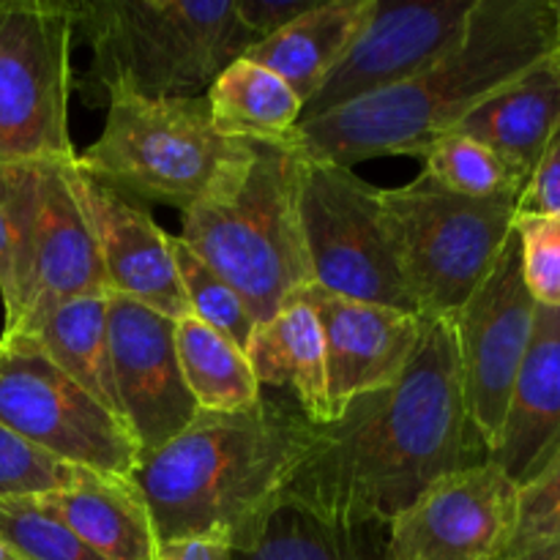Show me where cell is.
<instances>
[{
    "label": "cell",
    "mask_w": 560,
    "mask_h": 560,
    "mask_svg": "<svg viewBox=\"0 0 560 560\" xmlns=\"http://www.w3.org/2000/svg\"><path fill=\"white\" fill-rule=\"evenodd\" d=\"M558 49L550 0H479L457 49L397 88L312 120L284 140L306 162L339 167L381 156H424L487 96Z\"/></svg>",
    "instance_id": "obj_2"
},
{
    "label": "cell",
    "mask_w": 560,
    "mask_h": 560,
    "mask_svg": "<svg viewBox=\"0 0 560 560\" xmlns=\"http://www.w3.org/2000/svg\"><path fill=\"white\" fill-rule=\"evenodd\" d=\"M107 339L120 419L140 446V457H145L197 416L180 375L175 320L140 301L107 293Z\"/></svg>",
    "instance_id": "obj_13"
},
{
    "label": "cell",
    "mask_w": 560,
    "mask_h": 560,
    "mask_svg": "<svg viewBox=\"0 0 560 560\" xmlns=\"http://www.w3.org/2000/svg\"><path fill=\"white\" fill-rule=\"evenodd\" d=\"M217 129L249 142H279L299 126L304 102L266 66L238 58L206 91Z\"/></svg>",
    "instance_id": "obj_23"
},
{
    "label": "cell",
    "mask_w": 560,
    "mask_h": 560,
    "mask_svg": "<svg viewBox=\"0 0 560 560\" xmlns=\"http://www.w3.org/2000/svg\"><path fill=\"white\" fill-rule=\"evenodd\" d=\"M487 459L465 402L452 320L424 317L402 377L315 427L282 501L331 523L388 525L432 485Z\"/></svg>",
    "instance_id": "obj_1"
},
{
    "label": "cell",
    "mask_w": 560,
    "mask_h": 560,
    "mask_svg": "<svg viewBox=\"0 0 560 560\" xmlns=\"http://www.w3.org/2000/svg\"><path fill=\"white\" fill-rule=\"evenodd\" d=\"M560 550V457L517 492V517L495 560H547Z\"/></svg>",
    "instance_id": "obj_30"
},
{
    "label": "cell",
    "mask_w": 560,
    "mask_h": 560,
    "mask_svg": "<svg viewBox=\"0 0 560 560\" xmlns=\"http://www.w3.org/2000/svg\"><path fill=\"white\" fill-rule=\"evenodd\" d=\"M235 550L224 536H184L159 541L156 560H233Z\"/></svg>",
    "instance_id": "obj_36"
},
{
    "label": "cell",
    "mask_w": 560,
    "mask_h": 560,
    "mask_svg": "<svg viewBox=\"0 0 560 560\" xmlns=\"http://www.w3.org/2000/svg\"><path fill=\"white\" fill-rule=\"evenodd\" d=\"M33 503L104 560H156L159 556L151 512L131 479L82 470L69 487L33 498Z\"/></svg>",
    "instance_id": "obj_19"
},
{
    "label": "cell",
    "mask_w": 560,
    "mask_h": 560,
    "mask_svg": "<svg viewBox=\"0 0 560 560\" xmlns=\"http://www.w3.org/2000/svg\"><path fill=\"white\" fill-rule=\"evenodd\" d=\"M550 11H552V27H556V42L560 49V0H550Z\"/></svg>",
    "instance_id": "obj_37"
},
{
    "label": "cell",
    "mask_w": 560,
    "mask_h": 560,
    "mask_svg": "<svg viewBox=\"0 0 560 560\" xmlns=\"http://www.w3.org/2000/svg\"><path fill=\"white\" fill-rule=\"evenodd\" d=\"M71 159L38 162L31 277L22 317L3 334H31L60 304L107 293L102 260L69 184Z\"/></svg>",
    "instance_id": "obj_17"
},
{
    "label": "cell",
    "mask_w": 560,
    "mask_h": 560,
    "mask_svg": "<svg viewBox=\"0 0 560 560\" xmlns=\"http://www.w3.org/2000/svg\"><path fill=\"white\" fill-rule=\"evenodd\" d=\"M547 560H560V550L556 552V556H550V558H547Z\"/></svg>",
    "instance_id": "obj_39"
},
{
    "label": "cell",
    "mask_w": 560,
    "mask_h": 560,
    "mask_svg": "<svg viewBox=\"0 0 560 560\" xmlns=\"http://www.w3.org/2000/svg\"><path fill=\"white\" fill-rule=\"evenodd\" d=\"M74 33L91 49L77 80L88 104L129 91L145 98L206 96L257 36L238 16L235 0H74Z\"/></svg>",
    "instance_id": "obj_4"
},
{
    "label": "cell",
    "mask_w": 560,
    "mask_h": 560,
    "mask_svg": "<svg viewBox=\"0 0 560 560\" xmlns=\"http://www.w3.org/2000/svg\"><path fill=\"white\" fill-rule=\"evenodd\" d=\"M257 142L217 129L206 96H107L102 135L74 164L131 200L178 208L180 213L238 189L255 162Z\"/></svg>",
    "instance_id": "obj_5"
},
{
    "label": "cell",
    "mask_w": 560,
    "mask_h": 560,
    "mask_svg": "<svg viewBox=\"0 0 560 560\" xmlns=\"http://www.w3.org/2000/svg\"><path fill=\"white\" fill-rule=\"evenodd\" d=\"M560 124V49L487 96L454 131L485 142L528 178Z\"/></svg>",
    "instance_id": "obj_21"
},
{
    "label": "cell",
    "mask_w": 560,
    "mask_h": 560,
    "mask_svg": "<svg viewBox=\"0 0 560 560\" xmlns=\"http://www.w3.org/2000/svg\"><path fill=\"white\" fill-rule=\"evenodd\" d=\"M27 337L36 339L38 348L71 381L80 383L96 402H102L109 413L120 419L113 364H109L107 293L66 301L58 310L49 312Z\"/></svg>",
    "instance_id": "obj_24"
},
{
    "label": "cell",
    "mask_w": 560,
    "mask_h": 560,
    "mask_svg": "<svg viewBox=\"0 0 560 560\" xmlns=\"http://www.w3.org/2000/svg\"><path fill=\"white\" fill-rule=\"evenodd\" d=\"M0 424L71 468L131 479L140 465L129 427L27 334H0Z\"/></svg>",
    "instance_id": "obj_8"
},
{
    "label": "cell",
    "mask_w": 560,
    "mask_h": 560,
    "mask_svg": "<svg viewBox=\"0 0 560 560\" xmlns=\"http://www.w3.org/2000/svg\"><path fill=\"white\" fill-rule=\"evenodd\" d=\"M170 255H173L180 290H184L191 315L206 323V326H211L213 331L222 334V337H228L230 342H235L246 353L252 334L257 328L246 301L213 268H208L178 235H170Z\"/></svg>",
    "instance_id": "obj_29"
},
{
    "label": "cell",
    "mask_w": 560,
    "mask_h": 560,
    "mask_svg": "<svg viewBox=\"0 0 560 560\" xmlns=\"http://www.w3.org/2000/svg\"><path fill=\"white\" fill-rule=\"evenodd\" d=\"M0 560H20V558H16V556H14V552H11V550H9V547H5V545H3V541H0Z\"/></svg>",
    "instance_id": "obj_38"
},
{
    "label": "cell",
    "mask_w": 560,
    "mask_h": 560,
    "mask_svg": "<svg viewBox=\"0 0 560 560\" xmlns=\"http://www.w3.org/2000/svg\"><path fill=\"white\" fill-rule=\"evenodd\" d=\"M545 213H560V124L547 140L517 200V217H545Z\"/></svg>",
    "instance_id": "obj_34"
},
{
    "label": "cell",
    "mask_w": 560,
    "mask_h": 560,
    "mask_svg": "<svg viewBox=\"0 0 560 560\" xmlns=\"http://www.w3.org/2000/svg\"><path fill=\"white\" fill-rule=\"evenodd\" d=\"M301 222L315 284L345 299L419 315L405 284L383 189L350 167L304 159Z\"/></svg>",
    "instance_id": "obj_10"
},
{
    "label": "cell",
    "mask_w": 560,
    "mask_h": 560,
    "mask_svg": "<svg viewBox=\"0 0 560 560\" xmlns=\"http://www.w3.org/2000/svg\"><path fill=\"white\" fill-rule=\"evenodd\" d=\"M560 457V310H536L534 337L514 381L492 463L517 487Z\"/></svg>",
    "instance_id": "obj_18"
},
{
    "label": "cell",
    "mask_w": 560,
    "mask_h": 560,
    "mask_svg": "<svg viewBox=\"0 0 560 560\" xmlns=\"http://www.w3.org/2000/svg\"><path fill=\"white\" fill-rule=\"evenodd\" d=\"M405 284L421 317L452 320L481 288L509 244L517 200H470L421 175L383 189Z\"/></svg>",
    "instance_id": "obj_7"
},
{
    "label": "cell",
    "mask_w": 560,
    "mask_h": 560,
    "mask_svg": "<svg viewBox=\"0 0 560 560\" xmlns=\"http://www.w3.org/2000/svg\"><path fill=\"white\" fill-rule=\"evenodd\" d=\"M517 492L492 459L446 476L386 525V560H495L514 528Z\"/></svg>",
    "instance_id": "obj_14"
},
{
    "label": "cell",
    "mask_w": 560,
    "mask_h": 560,
    "mask_svg": "<svg viewBox=\"0 0 560 560\" xmlns=\"http://www.w3.org/2000/svg\"><path fill=\"white\" fill-rule=\"evenodd\" d=\"M38 162L0 164V301L3 331L16 326L27 299Z\"/></svg>",
    "instance_id": "obj_27"
},
{
    "label": "cell",
    "mask_w": 560,
    "mask_h": 560,
    "mask_svg": "<svg viewBox=\"0 0 560 560\" xmlns=\"http://www.w3.org/2000/svg\"><path fill=\"white\" fill-rule=\"evenodd\" d=\"M514 235L520 241L523 277L534 301L560 310V213L517 217Z\"/></svg>",
    "instance_id": "obj_33"
},
{
    "label": "cell",
    "mask_w": 560,
    "mask_h": 560,
    "mask_svg": "<svg viewBox=\"0 0 560 560\" xmlns=\"http://www.w3.org/2000/svg\"><path fill=\"white\" fill-rule=\"evenodd\" d=\"M421 162L424 173L443 189L470 200H501V197L520 200L528 180L509 159L459 131H448L432 142Z\"/></svg>",
    "instance_id": "obj_28"
},
{
    "label": "cell",
    "mask_w": 560,
    "mask_h": 560,
    "mask_svg": "<svg viewBox=\"0 0 560 560\" xmlns=\"http://www.w3.org/2000/svg\"><path fill=\"white\" fill-rule=\"evenodd\" d=\"M295 295L304 299L320 317L334 421L355 397L394 386L408 370L419 348L424 317L392 306L345 299L331 290H323L320 284H310Z\"/></svg>",
    "instance_id": "obj_16"
},
{
    "label": "cell",
    "mask_w": 560,
    "mask_h": 560,
    "mask_svg": "<svg viewBox=\"0 0 560 560\" xmlns=\"http://www.w3.org/2000/svg\"><path fill=\"white\" fill-rule=\"evenodd\" d=\"M304 159L288 140L257 142L238 189L180 213L178 238L249 306L257 326L315 284L301 222Z\"/></svg>",
    "instance_id": "obj_6"
},
{
    "label": "cell",
    "mask_w": 560,
    "mask_h": 560,
    "mask_svg": "<svg viewBox=\"0 0 560 560\" xmlns=\"http://www.w3.org/2000/svg\"><path fill=\"white\" fill-rule=\"evenodd\" d=\"M233 560H386V525H342L279 503L260 539Z\"/></svg>",
    "instance_id": "obj_26"
},
{
    "label": "cell",
    "mask_w": 560,
    "mask_h": 560,
    "mask_svg": "<svg viewBox=\"0 0 560 560\" xmlns=\"http://www.w3.org/2000/svg\"><path fill=\"white\" fill-rule=\"evenodd\" d=\"M0 541L20 560H104L69 528L38 512L33 498H0Z\"/></svg>",
    "instance_id": "obj_31"
},
{
    "label": "cell",
    "mask_w": 560,
    "mask_h": 560,
    "mask_svg": "<svg viewBox=\"0 0 560 560\" xmlns=\"http://www.w3.org/2000/svg\"><path fill=\"white\" fill-rule=\"evenodd\" d=\"M317 3L320 0H235V9H238L244 25L255 33L257 44H260L262 38L282 31L284 25L315 9Z\"/></svg>",
    "instance_id": "obj_35"
},
{
    "label": "cell",
    "mask_w": 560,
    "mask_h": 560,
    "mask_svg": "<svg viewBox=\"0 0 560 560\" xmlns=\"http://www.w3.org/2000/svg\"><path fill=\"white\" fill-rule=\"evenodd\" d=\"M82 468L58 463L0 424V498H38L69 487Z\"/></svg>",
    "instance_id": "obj_32"
},
{
    "label": "cell",
    "mask_w": 560,
    "mask_h": 560,
    "mask_svg": "<svg viewBox=\"0 0 560 560\" xmlns=\"http://www.w3.org/2000/svg\"><path fill=\"white\" fill-rule=\"evenodd\" d=\"M312 438L315 424L284 397H262L244 413L197 410L184 432L140 457L131 481L159 541L217 534L244 552L282 503Z\"/></svg>",
    "instance_id": "obj_3"
},
{
    "label": "cell",
    "mask_w": 560,
    "mask_h": 560,
    "mask_svg": "<svg viewBox=\"0 0 560 560\" xmlns=\"http://www.w3.org/2000/svg\"><path fill=\"white\" fill-rule=\"evenodd\" d=\"M536 310L539 304L523 277L520 241L512 233L490 277L452 317L465 402L490 457L501 441L514 381L534 337Z\"/></svg>",
    "instance_id": "obj_12"
},
{
    "label": "cell",
    "mask_w": 560,
    "mask_h": 560,
    "mask_svg": "<svg viewBox=\"0 0 560 560\" xmlns=\"http://www.w3.org/2000/svg\"><path fill=\"white\" fill-rule=\"evenodd\" d=\"M175 350L197 410L244 413L260 405L262 386L252 372L249 355L195 315L175 320Z\"/></svg>",
    "instance_id": "obj_25"
},
{
    "label": "cell",
    "mask_w": 560,
    "mask_h": 560,
    "mask_svg": "<svg viewBox=\"0 0 560 560\" xmlns=\"http://www.w3.org/2000/svg\"><path fill=\"white\" fill-rule=\"evenodd\" d=\"M372 9L375 0H320L282 31L255 44L244 58L282 77L306 104L355 42Z\"/></svg>",
    "instance_id": "obj_22"
},
{
    "label": "cell",
    "mask_w": 560,
    "mask_h": 560,
    "mask_svg": "<svg viewBox=\"0 0 560 560\" xmlns=\"http://www.w3.org/2000/svg\"><path fill=\"white\" fill-rule=\"evenodd\" d=\"M479 0H375L370 20L342 55L301 120L342 109L413 80L459 47Z\"/></svg>",
    "instance_id": "obj_11"
},
{
    "label": "cell",
    "mask_w": 560,
    "mask_h": 560,
    "mask_svg": "<svg viewBox=\"0 0 560 560\" xmlns=\"http://www.w3.org/2000/svg\"><path fill=\"white\" fill-rule=\"evenodd\" d=\"M74 22L58 0H0V164L74 159Z\"/></svg>",
    "instance_id": "obj_9"
},
{
    "label": "cell",
    "mask_w": 560,
    "mask_h": 560,
    "mask_svg": "<svg viewBox=\"0 0 560 560\" xmlns=\"http://www.w3.org/2000/svg\"><path fill=\"white\" fill-rule=\"evenodd\" d=\"M69 184L102 260L107 293L151 306L170 320L191 315L164 233L148 208L82 173L71 159Z\"/></svg>",
    "instance_id": "obj_15"
},
{
    "label": "cell",
    "mask_w": 560,
    "mask_h": 560,
    "mask_svg": "<svg viewBox=\"0 0 560 560\" xmlns=\"http://www.w3.org/2000/svg\"><path fill=\"white\" fill-rule=\"evenodd\" d=\"M246 355L260 386L288 388L310 424H331L326 337L320 317L304 299L293 295L271 320L257 326Z\"/></svg>",
    "instance_id": "obj_20"
}]
</instances>
